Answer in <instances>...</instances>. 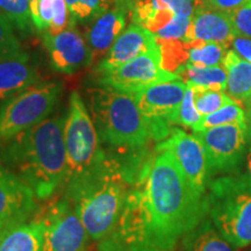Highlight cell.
I'll use <instances>...</instances> for the list:
<instances>
[{"label":"cell","mask_w":251,"mask_h":251,"mask_svg":"<svg viewBox=\"0 0 251 251\" xmlns=\"http://www.w3.org/2000/svg\"><path fill=\"white\" fill-rule=\"evenodd\" d=\"M207 213V197L190 184L175 157L157 151L130 187L112 237L129 251H174Z\"/></svg>","instance_id":"cell-1"},{"label":"cell","mask_w":251,"mask_h":251,"mask_svg":"<svg viewBox=\"0 0 251 251\" xmlns=\"http://www.w3.org/2000/svg\"><path fill=\"white\" fill-rule=\"evenodd\" d=\"M64 119L48 118L0 147V159L47 200L67 180V153L63 136Z\"/></svg>","instance_id":"cell-2"},{"label":"cell","mask_w":251,"mask_h":251,"mask_svg":"<svg viewBox=\"0 0 251 251\" xmlns=\"http://www.w3.org/2000/svg\"><path fill=\"white\" fill-rule=\"evenodd\" d=\"M65 186V198L72 203L91 240L99 242L108 237L117 227L131 187L118 159L106 153L100 168Z\"/></svg>","instance_id":"cell-3"},{"label":"cell","mask_w":251,"mask_h":251,"mask_svg":"<svg viewBox=\"0 0 251 251\" xmlns=\"http://www.w3.org/2000/svg\"><path fill=\"white\" fill-rule=\"evenodd\" d=\"M91 113L100 139L115 149L146 148L151 137V127L140 111L133 94L108 87L89 91Z\"/></svg>","instance_id":"cell-4"},{"label":"cell","mask_w":251,"mask_h":251,"mask_svg":"<svg viewBox=\"0 0 251 251\" xmlns=\"http://www.w3.org/2000/svg\"><path fill=\"white\" fill-rule=\"evenodd\" d=\"M207 216L228 242L251 246V180L244 174L212 179L207 188Z\"/></svg>","instance_id":"cell-5"},{"label":"cell","mask_w":251,"mask_h":251,"mask_svg":"<svg viewBox=\"0 0 251 251\" xmlns=\"http://www.w3.org/2000/svg\"><path fill=\"white\" fill-rule=\"evenodd\" d=\"M63 136L67 153L65 185L90 175L105 162L106 151L101 148L99 133L78 92H72L69 98Z\"/></svg>","instance_id":"cell-6"},{"label":"cell","mask_w":251,"mask_h":251,"mask_svg":"<svg viewBox=\"0 0 251 251\" xmlns=\"http://www.w3.org/2000/svg\"><path fill=\"white\" fill-rule=\"evenodd\" d=\"M62 92L59 81H39L0 105V147L48 119Z\"/></svg>","instance_id":"cell-7"},{"label":"cell","mask_w":251,"mask_h":251,"mask_svg":"<svg viewBox=\"0 0 251 251\" xmlns=\"http://www.w3.org/2000/svg\"><path fill=\"white\" fill-rule=\"evenodd\" d=\"M205 148L211 177L240 174L249 148L247 125H224L196 131Z\"/></svg>","instance_id":"cell-8"},{"label":"cell","mask_w":251,"mask_h":251,"mask_svg":"<svg viewBox=\"0 0 251 251\" xmlns=\"http://www.w3.org/2000/svg\"><path fill=\"white\" fill-rule=\"evenodd\" d=\"M37 220L42 225V251H89V234L67 198L50 203Z\"/></svg>","instance_id":"cell-9"},{"label":"cell","mask_w":251,"mask_h":251,"mask_svg":"<svg viewBox=\"0 0 251 251\" xmlns=\"http://www.w3.org/2000/svg\"><path fill=\"white\" fill-rule=\"evenodd\" d=\"M96 74L100 86L133 96L153 84L179 78L162 68L159 48L137 56L120 67L96 71Z\"/></svg>","instance_id":"cell-10"},{"label":"cell","mask_w":251,"mask_h":251,"mask_svg":"<svg viewBox=\"0 0 251 251\" xmlns=\"http://www.w3.org/2000/svg\"><path fill=\"white\" fill-rule=\"evenodd\" d=\"M186 89V84L178 78L153 84L134 96L140 111L150 122L152 140L161 142L170 135L169 124H177Z\"/></svg>","instance_id":"cell-11"},{"label":"cell","mask_w":251,"mask_h":251,"mask_svg":"<svg viewBox=\"0 0 251 251\" xmlns=\"http://www.w3.org/2000/svg\"><path fill=\"white\" fill-rule=\"evenodd\" d=\"M156 151L170 152L190 184L200 194L206 196L212 177L205 148L196 134L174 128L165 140L157 144Z\"/></svg>","instance_id":"cell-12"},{"label":"cell","mask_w":251,"mask_h":251,"mask_svg":"<svg viewBox=\"0 0 251 251\" xmlns=\"http://www.w3.org/2000/svg\"><path fill=\"white\" fill-rule=\"evenodd\" d=\"M50 65L63 74H74L93 62L86 40L72 26L57 34H41Z\"/></svg>","instance_id":"cell-13"},{"label":"cell","mask_w":251,"mask_h":251,"mask_svg":"<svg viewBox=\"0 0 251 251\" xmlns=\"http://www.w3.org/2000/svg\"><path fill=\"white\" fill-rule=\"evenodd\" d=\"M34 191L14 172L0 163V225L9 226L28 221L37 211Z\"/></svg>","instance_id":"cell-14"},{"label":"cell","mask_w":251,"mask_h":251,"mask_svg":"<svg viewBox=\"0 0 251 251\" xmlns=\"http://www.w3.org/2000/svg\"><path fill=\"white\" fill-rule=\"evenodd\" d=\"M156 48H158V45L151 31L141 25L131 24L115 40L107 54L98 63L96 71L109 70L120 67L125 63L136 58L137 56L146 54Z\"/></svg>","instance_id":"cell-15"},{"label":"cell","mask_w":251,"mask_h":251,"mask_svg":"<svg viewBox=\"0 0 251 251\" xmlns=\"http://www.w3.org/2000/svg\"><path fill=\"white\" fill-rule=\"evenodd\" d=\"M128 13V5L121 0H115L111 8L91 21L86 31V42L92 52L93 61H98L107 54L115 40L126 29Z\"/></svg>","instance_id":"cell-16"},{"label":"cell","mask_w":251,"mask_h":251,"mask_svg":"<svg viewBox=\"0 0 251 251\" xmlns=\"http://www.w3.org/2000/svg\"><path fill=\"white\" fill-rule=\"evenodd\" d=\"M235 34L230 13L199 7L191 18L184 40L186 42H215L230 48Z\"/></svg>","instance_id":"cell-17"},{"label":"cell","mask_w":251,"mask_h":251,"mask_svg":"<svg viewBox=\"0 0 251 251\" xmlns=\"http://www.w3.org/2000/svg\"><path fill=\"white\" fill-rule=\"evenodd\" d=\"M40 81V75L25 50L0 58V100Z\"/></svg>","instance_id":"cell-18"},{"label":"cell","mask_w":251,"mask_h":251,"mask_svg":"<svg viewBox=\"0 0 251 251\" xmlns=\"http://www.w3.org/2000/svg\"><path fill=\"white\" fill-rule=\"evenodd\" d=\"M227 72V93L247 107L251 103V63L229 49L222 62Z\"/></svg>","instance_id":"cell-19"},{"label":"cell","mask_w":251,"mask_h":251,"mask_svg":"<svg viewBox=\"0 0 251 251\" xmlns=\"http://www.w3.org/2000/svg\"><path fill=\"white\" fill-rule=\"evenodd\" d=\"M0 251H42L40 220H30L5 228L0 235Z\"/></svg>","instance_id":"cell-20"},{"label":"cell","mask_w":251,"mask_h":251,"mask_svg":"<svg viewBox=\"0 0 251 251\" xmlns=\"http://www.w3.org/2000/svg\"><path fill=\"white\" fill-rule=\"evenodd\" d=\"M183 251H240L220 234L209 218H205L196 228L181 238Z\"/></svg>","instance_id":"cell-21"},{"label":"cell","mask_w":251,"mask_h":251,"mask_svg":"<svg viewBox=\"0 0 251 251\" xmlns=\"http://www.w3.org/2000/svg\"><path fill=\"white\" fill-rule=\"evenodd\" d=\"M178 77L187 86H199L216 91L227 90V72L224 65L200 67L187 64L178 72Z\"/></svg>","instance_id":"cell-22"},{"label":"cell","mask_w":251,"mask_h":251,"mask_svg":"<svg viewBox=\"0 0 251 251\" xmlns=\"http://www.w3.org/2000/svg\"><path fill=\"white\" fill-rule=\"evenodd\" d=\"M127 5L131 21L150 12H170L192 18L197 9V0H130Z\"/></svg>","instance_id":"cell-23"},{"label":"cell","mask_w":251,"mask_h":251,"mask_svg":"<svg viewBox=\"0 0 251 251\" xmlns=\"http://www.w3.org/2000/svg\"><path fill=\"white\" fill-rule=\"evenodd\" d=\"M161 51V64L164 70L177 75L188 62L190 43L185 40L157 41Z\"/></svg>","instance_id":"cell-24"},{"label":"cell","mask_w":251,"mask_h":251,"mask_svg":"<svg viewBox=\"0 0 251 251\" xmlns=\"http://www.w3.org/2000/svg\"><path fill=\"white\" fill-rule=\"evenodd\" d=\"M190 43L188 50V64L200 67L221 65L229 50L228 47L215 42H200L193 41Z\"/></svg>","instance_id":"cell-25"},{"label":"cell","mask_w":251,"mask_h":251,"mask_svg":"<svg viewBox=\"0 0 251 251\" xmlns=\"http://www.w3.org/2000/svg\"><path fill=\"white\" fill-rule=\"evenodd\" d=\"M247 125V113L246 109L241 107L240 103L235 101L228 102L224 107H221L218 111L211 113V114L202 117L201 121L193 131H200L207 128L216 127V126L224 125Z\"/></svg>","instance_id":"cell-26"},{"label":"cell","mask_w":251,"mask_h":251,"mask_svg":"<svg viewBox=\"0 0 251 251\" xmlns=\"http://www.w3.org/2000/svg\"><path fill=\"white\" fill-rule=\"evenodd\" d=\"M0 13L20 33L28 34L33 30L29 0H0Z\"/></svg>","instance_id":"cell-27"},{"label":"cell","mask_w":251,"mask_h":251,"mask_svg":"<svg viewBox=\"0 0 251 251\" xmlns=\"http://www.w3.org/2000/svg\"><path fill=\"white\" fill-rule=\"evenodd\" d=\"M65 2L75 21L86 24L105 13L115 0H65Z\"/></svg>","instance_id":"cell-28"},{"label":"cell","mask_w":251,"mask_h":251,"mask_svg":"<svg viewBox=\"0 0 251 251\" xmlns=\"http://www.w3.org/2000/svg\"><path fill=\"white\" fill-rule=\"evenodd\" d=\"M191 87L193 89L194 93V103H196V107L198 112L201 114V117H206V115L218 111L234 100L224 91L205 89V87L199 86Z\"/></svg>","instance_id":"cell-29"},{"label":"cell","mask_w":251,"mask_h":251,"mask_svg":"<svg viewBox=\"0 0 251 251\" xmlns=\"http://www.w3.org/2000/svg\"><path fill=\"white\" fill-rule=\"evenodd\" d=\"M30 14L34 28L43 34L54 21L55 0H35L30 2Z\"/></svg>","instance_id":"cell-30"},{"label":"cell","mask_w":251,"mask_h":251,"mask_svg":"<svg viewBox=\"0 0 251 251\" xmlns=\"http://www.w3.org/2000/svg\"><path fill=\"white\" fill-rule=\"evenodd\" d=\"M201 114L198 112L196 103H194L193 89L191 86H187L184 98L181 100L179 111H178L177 124L176 125L184 126V127L194 130L197 126L199 125V122L201 121Z\"/></svg>","instance_id":"cell-31"},{"label":"cell","mask_w":251,"mask_h":251,"mask_svg":"<svg viewBox=\"0 0 251 251\" xmlns=\"http://www.w3.org/2000/svg\"><path fill=\"white\" fill-rule=\"evenodd\" d=\"M23 50L17 35L15 28L7 18L0 13V58Z\"/></svg>","instance_id":"cell-32"},{"label":"cell","mask_w":251,"mask_h":251,"mask_svg":"<svg viewBox=\"0 0 251 251\" xmlns=\"http://www.w3.org/2000/svg\"><path fill=\"white\" fill-rule=\"evenodd\" d=\"M235 33L251 37V1L230 13Z\"/></svg>","instance_id":"cell-33"},{"label":"cell","mask_w":251,"mask_h":251,"mask_svg":"<svg viewBox=\"0 0 251 251\" xmlns=\"http://www.w3.org/2000/svg\"><path fill=\"white\" fill-rule=\"evenodd\" d=\"M249 1L251 0H203L202 7H209L226 12V13H231Z\"/></svg>","instance_id":"cell-34"},{"label":"cell","mask_w":251,"mask_h":251,"mask_svg":"<svg viewBox=\"0 0 251 251\" xmlns=\"http://www.w3.org/2000/svg\"><path fill=\"white\" fill-rule=\"evenodd\" d=\"M230 47L238 56L251 63V37L235 34Z\"/></svg>","instance_id":"cell-35"},{"label":"cell","mask_w":251,"mask_h":251,"mask_svg":"<svg viewBox=\"0 0 251 251\" xmlns=\"http://www.w3.org/2000/svg\"><path fill=\"white\" fill-rule=\"evenodd\" d=\"M97 251H129L115 242L114 240H112L111 237H106L103 240L99 241L98 248H97Z\"/></svg>","instance_id":"cell-36"},{"label":"cell","mask_w":251,"mask_h":251,"mask_svg":"<svg viewBox=\"0 0 251 251\" xmlns=\"http://www.w3.org/2000/svg\"><path fill=\"white\" fill-rule=\"evenodd\" d=\"M244 174H246L248 177L250 178L251 180V142L249 144V148H248V152L246 156V161H244Z\"/></svg>","instance_id":"cell-37"},{"label":"cell","mask_w":251,"mask_h":251,"mask_svg":"<svg viewBox=\"0 0 251 251\" xmlns=\"http://www.w3.org/2000/svg\"><path fill=\"white\" fill-rule=\"evenodd\" d=\"M247 113V128H248V135H249V140L251 142V103L249 106H247L246 109Z\"/></svg>","instance_id":"cell-38"},{"label":"cell","mask_w":251,"mask_h":251,"mask_svg":"<svg viewBox=\"0 0 251 251\" xmlns=\"http://www.w3.org/2000/svg\"><path fill=\"white\" fill-rule=\"evenodd\" d=\"M121 1H124V2H126V4H127V2H129L130 0H121Z\"/></svg>","instance_id":"cell-39"},{"label":"cell","mask_w":251,"mask_h":251,"mask_svg":"<svg viewBox=\"0 0 251 251\" xmlns=\"http://www.w3.org/2000/svg\"><path fill=\"white\" fill-rule=\"evenodd\" d=\"M1 233H2V227H1V225H0V235H1Z\"/></svg>","instance_id":"cell-40"},{"label":"cell","mask_w":251,"mask_h":251,"mask_svg":"<svg viewBox=\"0 0 251 251\" xmlns=\"http://www.w3.org/2000/svg\"><path fill=\"white\" fill-rule=\"evenodd\" d=\"M29 1H30V2H33V1H35V0H29Z\"/></svg>","instance_id":"cell-41"}]
</instances>
